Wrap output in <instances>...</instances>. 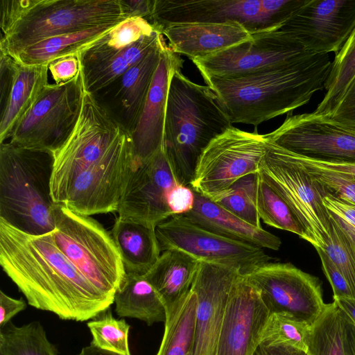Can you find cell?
<instances>
[{
  "instance_id": "cell-24",
  "label": "cell",
  "mask_w": 355,
  "mask_h": 355,
  "mask_svg": "<svg viewBox=\"0 0 355 355\" xmlns=\"http://www.w3.org/2000/svg\"><path fill=\"white\" fill-rule=\"evenodd\" d=\"M184 216L209 231L263 249L277 250L282 245L278 236L245 222L196 191L194 206Z\"/></svg>"
},
{
  "instance_id": "cell-15",
  "label": "cell",
  "mask_w": 355,
  "mask_h": 355,
  "mask_svg": "<svg viewBox=\"0 0 355 355\" xmlns=\"http://www.w3.org/2000/svg\"><path fill=\"white\" fill-rule=\"evenodd\" d=\"M252 35V38L249 40L191 60L203 78H231L276 67L313 54L277 30Z\"/></svg>"
},
{
  "instance_id": "cell-14",
  "label": "cell",
  "mask_w": 355,
  "mask_h": 355,
  "mask_svg": "<svg viewBox=\"0 0 355 355\" xmlns=\"http://www.w3.org/2000/svg\"><path fill=\"white\" fill-rule=\"evenodd\" d=\"M270 314L284 312L313 324L327 304L320 279L290 263H266L243 275Z\"/></svg>"
},
{
  "instance_id": "cell-40",
  "label": "cell",
  "mask_w": 355,
  "mask_h": 355,
  "mask_svg": "<svg viewBox=\"0 0 355 355\" xmlns=\"http://www.w3.org/2000/svg\"><path fill=\"white\" fill-rule=\"evenodd\" d=\"M321 249L345 278L355 298V252L331 217L329 237Z\"/></svg>"
},
{
  "instance_id": "cell-46",
  "label": "cell",
  "mask_w": 355,
  "mask_h": 355,
  "mask_svg": "<svg viewBox=\"0 0 355 355\" xmlns=\"http://www.w3.org/2000/svg\"><path fill=\"white\" fill-rule=\"evenodd\" d=\"M54 83L60 85L75 78L80 71V64L78 55H69L53 60L49 64Z\"/></svg>"
},
{
  "instance_id": "cell-20",
  "label": "cell",
  "mask_w": 355,
  "mask_h": 355,
  "mask_svg": "<svg viewBox=\"0 0 355 355\" xmlns=\"http://www.w3.org/2000/svg\"><path fill=\"white\" fill-rule=\"evenodd\" d=\"M269 315L257 290L239 275L231 290L215 355H252Z\"/></svg>"
},
{
  "instance_id": "cell-43",
  "label": "cell",
  "mask_w": 355,
  "mask_h": 355,
  "mask_svg": "<svg viewBox=\"0 0 355 355\" xmlns=\"http://www.w3.org/2000/svg\"><path fill=\"white\" fill-rule=\"evenodd\" d=\"M327 116L344 125L355 129V76L344 94Z\"/></svg>"
},
{
  "instance_id": "cell-52",
  "label": "cell",
  "mask_w": 355,
  "mask_h": 355,
  "mask_svg": "<svg viewBox=\"0 0 355 355\" xmlns=\"http://www.w3.org/2000/svg\"><path fill=\"white\" fill-rule=\"evenodd\" d=\"M131 17H143L149 21L155 0H124Z\"/></svg>"
},
{
  "instance_id": "cell-44",
  "label": "cell",
  "mask_w": 355,
  "mask_h": 355,
  "mask_svg": "<svg viewBox=\"0 0 355 355\" xmlns=\"http://www.w3.org/2000/svg\"><path fill=\"white\" fill-rule=\"evenodd\" d=\"M322 264V270L329 281L334 297H354L352 289L342 273L320 248H315Z\"/></svg>"
},
{
  "instance_id": "cell-7",
  "label": "cell",
  "mask_w": 355,
  "mask_h": 355,
  "mask_svg": "<svg viewBox=\"0 0 355 355\" xmlns=\"http://www.w3.org/2000/svg\"><path fill=\"white\" fill-rule=\"evenodd\" d=\"M302 0H155L148 21L161 32L180 23L237 22L252 34L277 30Z\"/></svg>"
},
{
  "instance_id": "cell-13",
  "label": "cell",
  "mask_w": 355,
  "mask_h": 355,
  "mask_svg": "<svg viewBox=\"0 0 355 355\" xmlns=\"http://www.w3.org/2000/svg\"><path fill=\"white\" fill-rule=\"evenodd\" d=\"M155 233L161 252L180 250L200 261L232 268L241 275L270 260L263 248L209 231L184 215L159 223Z\"/></svg>"
},
{
  "instance_id": "cell-17",
  "label": "cell",
  "mask_w": 355,
  "mask_h": 355,
  "mask_svg": "<svg viewBox=\"0 0 355 355\" xmlns=\"http://www.w3.org/2000/svg\"><path fill=\"white\" fill-rule=\"evenodd\" d=\"M268 142L291 152L321 159L355 160V129L317 114H288Z\"/></svg>"
},
{
  "instance_id": "cell-26",
  "label": "cell",
  "mask_w": 355,
  "mask_h": 355,
  "mask_svg": "<svg viewBox=\"0 0 355 355\" xmlns=\"http://www.w3.org/2000/svg\"><path fill=\"white\" fill-rule=\"evenodd\" d=\"M111 235L126 273L146 275L160 256L155 229L117 217Z\"/></svg>"
},
{
  "instance_id": "cell-25",
  "label": "cell",
  "mask_w": 355,
  "mask_h": 355,
  "mask_svg": "<svg viewBox=\"0 0 355 355\" xmlns=\"http://www.w3.org/2000/svg\"><path fill=\"white\" fill-rule=\"evenodd\" d=\"M200 261L178 250L163 251L144 277L161 297L166 318L190 291Z\"/></svg>"
},
{
  "instance_id": "cell-42",
  "label": "cell",
  "mask_w": 355,
  "mask_h": 355,
  "mask_svg": "<svg viewBox=\"0 0 355 355\" xmlns=\"http://www.w3.org/2000/svg\"><path fill=\"white\" fill-rule=\"evenodd\" d=\"M323 204L355 252V205L328 192Z\"/></svg>"
},
{
  "instance_id": "cell-50",
  "label": "cell",
  "mask_w": 355,
  "mask_h": 355,
  "mask_svg": "<svg viewBox=\"0 0 355 355\" xmlns=\"http://www.w3.org/2000/svg\"><path fill=\"white\" fill-rule=\"evenodd\" d=\"M252 355H309L301 349L286 345L259 343Z\"/></svg>"
},
{
  "instance_id": "cell-16",
  "label": "cell",
  "mask_w": 355,
  "mask_h": 355,
  "mask_svg": "<svg viewBox=\"0 0 355 355\" xmlns=\"http://www.w3.org/2000/svg\"><path fill=\"white\" fill-rule=\"evenodd\" d=\"M355 26V0H306L278 29L313 54H335Z\"/></svg>"
},
{
  "instance_id": "cell-19",
  "label": "cell",
  "mask_w": 355,
  "mask_h": 355,
  "mask_svg": "<svg viewBox=\"0 0 355 355\" xmlns=\"http://www.w3.org/2000/svg\"><path fill=\"white\" fill-rule=\"evenodd\" d=\"M239 271L200 261L191 290L196 296V331L192 355H215L231 290Z\"/></svg>"
},
{
  "instance_id": "cell-3",
  "label": "cell",
  "mask_w": 355,
  "mask_h": 355,
  "mask_svg": "<svg viewBox=\"0 0 355 355\" xmlns=\"http://www.w3.org/2000/svg\"><path fill=\"white\" fill-rule=\"evenodd\" d=\"M0 52L12 58L43 40L131 17L124 0H0Z\"/></svg>"
},
{
  "instance_id": "cell-29",
  "label": "cell",
  "mask_w": 355,
  "mask_h": 355,
  "mask_svg": "<svg viewBox=\"0 0 355 355\" xmlns=\"http://www.w3.org/2000/svg\"><path fill=\"white\" fill-rule=\"evenodd\" d=\"M114 302L120 318L139 319L148 326L166 320V310L161 297L144 275L126 273Z\"/></svg>"
},
{
  "instance_id": "cell-38",
  "label": "cell",
  "mask_w": 355,
  "mask_h": 355,
  "mask_svg": "<svg viewBox=\"0 0 355 355\" xmlns=\"http://www.w3.org/2000/svg\"><path fill=\"white\" fill-rule=\"evenodd\" d=\"M92 336V344L120 355H131L129 347L130 326L125 319H116L110 308L87 323Z\"/></svg>"
},
{
  "instance_id": "cell-28",
  "label": "cell",
  "mask_w": 355,
  "mask_h": 355,
  "mask_svg": "<svg viewBox=\"0 0 355 355\" xmlns=\"http://www.w3.org/2000/svg\"><path fill=\"white\" fill-rule=\"evenodd\" d=\"M118 24H105L51 37L24 48L12 58L25 65H49L57 59L78 55L105 37Z\"/></svg>"
},
{
  "instance_id": "cell-49",
  "label": "cell",
  "mask_w": 355,
  "mask_h": 355,
  "mask_svg": "<svg viewBox=\"0 0 355 355\" xmlns=\"http://www.w3.org/2000/svg\"><path fill=\"white\" fill-rule=\"evenodd\" d=\"M27 304L22 298L15 299L0 291V329L10 322L12 318L23 311Z\"/></svg>"
},
{
  "instance_id": "cell-18",
  "label": "cell",
  "mask_w": 355,
  "mask_h": 355,
  "mask_svg": "<svg viewBox=\"0 0 355 355\" xmlns=\"http://www.w3.org/2000/svg\"><path fill=\"white\" fill-rule=\"evenodd\" d=\"M178 184L163 146L144 162L131 167L119 202L118 217L155 229L173 216L168 196Z\"/></svg>"
},
{
  "instance_id": "cell-30",
  "label": "cell",
  "mask_w": 355,
  "mask_h": 355,
  "mask_svg": "<svg viewBox=\"0 0 355 355\" xmlns=\"http://www.w3.org/2000/svg\"><path fill=\"white\" fill-rule=\"evenodd\" d=\"M164 35L156 31L101 61L80 64L83 89L92 94L105 88L155 48Z\"/></svg>"
},
{
  "instance_id": "cell-34",
  "label": "cell",
  "mask_w": 355,
  "mask_h": 355,
  "mask_svg": "<svg viewBox=\"0 0 355 355\" xmlns=\"http://www.w3.org/2000/svg\"><path fill=\"white\" fill-rule=\"evenodd\" d=\"M0 355H58L39 321L16 326L10 321L0 329Z\"/></svg>"
},
{
  "instance_id": "cell-11",
  "label": "cell",
  "mask_w": 355,
  "mask_h": 355,
  "mask_svg": "<svg viewBox=\"0 0 355 355\" xmlns=\"http://www.w3.org/2000/svg\"><path fill=\"white\" fill-rule=\"evenodd\" d=\"M125 130L92 94L83 90L77 123L63 145L53 152L51 193L54 202L73 178L99 160Z\"/></svg>"
},
{
  "instance_id": "cell-9",
  "label": "cell",
  "mask_w": 355,
  "mask_h": 355,
  "mask_svg": "<svg viewBox=\"0 0 355 355\" xmlns=\"http://www.w3.org/2000/svg\"><path fill=\"white\" fill-rule=\"evenodd\" d=\"M267 141L257 129L252 132L232 126L214 139L198 160L190 187L212 200L239 180L258 172Z\"/></svg>"
},
{
  "instance_id": "cell-45",
  "label": "cell",
  "mask_w": 355,
  "mask_h": 355,
  "mask_svg": "<svg viewBox=\"0 0 355 355\" xmlns=\"http://www.w3.org/2000/svg\"><path fill=\"white\" fill-rule=\"evenodd\" d=\"M286 150L295 161L301 164L333 171L355 178V160L321 159Z\"/></svg>"
},
{
  "instance_id": "cell-48",
  "label": "cell",
  "mask_w": 355,
  "mask_h": 355,
  "mask_svg": "<svg viewBox=\"0 0 355 355\" xmlns=\"http://www.w3.org/2000/svg\"><path fill=\"white\" fill-rule=\"evenodd\" d=\"M17 62L0 52V112L4 109L12 87Z\"/></svg>"
},
{
  "instance_id": "cell-1",
  "label": "cell",
  "mask_w": 355,
  "mask_h": 355,
  "mask_svg": "<svg viewBox=\"0 0 355 355\" xmlns=\"http://www.w3.org/2000/svg\"><path fill=\"white\" fill-rule=\"evenodd\" d=\"M0 265L30 306L62 320L89 321L114 302L59 250L51 232L28 234L0 219Z\"/></svg>"
},
{
  "instance_id": "cell-23",
  "label": "cell",
  "mask_w": 355,
  "mask_h": 355,
  "mask_svg": "<svg viewBox=\"0 0 355 355\" xmlns=\"http://www.w3.org/2000/svg\"><path fill=\"white\" fill-rule=\"evenodd\" d=\"M171 51L191 60L222 51L252 38V33L237 22L180 23L161 30Z\"/></svg>"
},
{
  "instance_id": "cell-35",
  "label": "cell",
  "mask_w": 355,
  "mask_h": 355,
  "mask_svg": "<svg viewBox=\"0 0 355 355\" xmlns=\"http://www.w3.org/2000/svg\"><path fill=\"white\" fill-rule=\"evenodd\" d=\"M354 76L355 26L331 61V70L324 85V96L314 112L322 115L329 114Z\"/></svg>"
},
{
  "instance_id": "cell-51",
  "label": "cell",
  "mask_w": 355,
  "mask_h": 355,
  "mask_svg": "<svg viewBox=\"0 0 355 355\" xmlns=\"http://www.w3.org/2000/svg\"><path fill=\"white\" fill-rule=\"evenodd\" d=\"M343 345L346 355H355V324L340 311Z\"/></svg>"
},
{
  "instance_id": "cell-32",
  "label": "cell",
  "mask_w": 355,
  "mask_h": 355,
  "mask_svg": "<svg viewBox=\"0 0 355 355\" xmlns=\"http://www.w3.org/2000/svg\"><path fill=\"white\" fill-rule=\"evenodd\" d=\"M156 31H159L144 18L128 17L90 48L79 53L80 64H89L110 58Z\"/></svg>"
},
{
  "instance_id": "cell-33",
  "label": "cell",
  "mask_w": 355,
  "mask_h": 355,
  "mask_svg": "<svg viewBox=\"0 0 355 355\" xmlns=\"http://www.w3.org/2000/svg\"><path fill=\"white\" fill-rule=\"evenodd\" d=\"M256 203L259 218L266 224L292 232L311 243V239L295 213L259 171L257 173Z\"/></svg>"
},
{
  "instance_id": "cell-54",
  "label": "cell",
  "mask_w": 355,
  "mask_h": 355,
  "mask_svg": "<svg viewBox=\"0 0 355 355\" xmlns=\"http://www.w3.org/2000/svg\"><path fill=\"white\" fill-rule=\"evenodd\" d=\"M77 355H120L114 352L100 349L93 344L83 347Z\"/></svg>"
},
{
  "instance_id": "cell-8",
  "label": "cell",
  "mask_w": 355,
  "mask_h": 355,
  "mask_svg": "<svg viewBox=\"0 0 355 355\" xmlns=\"http://www.w3.org/2000/svg\"><path fill=\"white\" fill-rule=\"evenodd\" d=\"M259 171L295 213L311 244L322 248L329 237L330 217L322 201L327 190L284 148L268 141Z\"/></svg>"
},
{
  "instance_id": "cell-6",
  "label": "cell",
  "mask_w": 355,
  "mask_h": 355,
  "mask_svg": "<svg viewBox=\"0 0 355 355\" xmlns=\"http://www.w3.org/2000/svg\"><path fill=\"white\" fill-rule=\"evenodd\" d=\"M54 219L51 234L57 247L95 288L114 300L126 272L111 233L62 204L55 205Z\"/></svg>"
},
{
  "instance_id": "cell-37",
  "label": "cell",
  "mask_w": 355,
  "mask_h": 355,
  "mask_svg": "<svg viewBox=\"0 0 355 355\" xmlns=\"http://www.w3.org/2000/svg\"><path fill=\"white\" fill-rule=\"evenodd\" d=\"M311 324L288 313H270L260 336L266 345H286L306 352Z\"/></svg>"
},
{
  "instance_id": "cell-36",
  "label": "cell",
  "mask_w": 355,
  "mask_h": 355,
  "mask_svg": "<svg viewBox=\"0 0 355 355\" xmlns=\"http://www.w3.org/2000/svg\"><path fill=\"white\" fill-rule=\"evenodd\" d=\"M306 352L309 355H346L340 311L334 302L327 304L312 324Z\"/></svg>"
},
{
  "instance_id": "cell-12",
  "label": "cell",
  "mask_w": 355,
  "mask_h": 355,
  "mask_svg": "<svg viewBox=\"0 0 355 355\" xmlns=\"http://www.w3.org/2000/svg\"><path fill=\"white\" fill-rule=\"evenodd\" d=\"M131 167V138L125 130L99 160L73 178L55 203L87 216L117 211Z\"/></svg>"
},
{
  "instance_id": "cell-31",
  "label": "cell",
  "mask_w": 355,
  "mask_h": 355,
  "mask_svg": "<svg viewBox=\"0 0 355 355\" xmlns=\"http://www.w3.org/2000/svg\"><path fill=\"white\" fill-rule=\"evenodd\" d=\"M196 331V296L190 290L175 312L166 318L156 355H192Z\"/></svg>"
},
{
  "instance_id": "cell-41",
  "label": "cell",
  "mask_w": 355,
  "mask_h": 355,
  "mask_svg": "<svg viewBox=\"0 0 355 355\" xmlns=\"http://www.w3.org/2000/svg\"><path fill=\"white\" fill-rule=\"evenodd\" d=\"M284 150L290 159L304 168L328 192L345 202L355 205V178L333 171L301 164L295 161L286 149L284 148Z\"/></svg>"
},
{
  "instance_id": "cell-27",
  "label": "cell",
  "mask_w": 355,
  "mask_h": 355,
  "mask_svg": "<svg viewBox=\"0 0 355 355\" xmlns=\"http://www.w3.org/2000/svg\"><path fill=\"white\" fill-rule=\"evenodd\" d=\"M48 72L47 64L25 65L17 62L12 87L0 112V144L10 138L17 125L49 84Z\"/></svg>"
},
{
  "instance_id": "cell-4",
  "label": "cell",
  "mask_w": 355,
  "mask_h": 355,
  "mask_svg": "<svg viewBox=\"0 0 355 355\" xmlns=\"http://www.w3.org/2000/svg\"><path fill=\"white\" fill-rule=\"evenodd\" d=\"M232 126L208 85L175 71L164 123V148L180 185L190 187L200 157L209 144Z\"/></svg>"
},
{
  "instance_id": "cell-2",
  "label": "cell",
  "mask_w": 355,
  "mask_h": 355,
  "mask_svg": "<svg viewBox=\"0 0 355 355\" xmlns=\"http://www.w3.org/2000/svg\"><path fill=\"white\" fill-rule=\"evenodd\" d=\"M329 54H311L243 76L205 78L232 123L253 125L286 114L324 89L331 70Z\"/></svg>"
},
{
  "instance_id": "cell-47",
  "label": "cell",
  "mask_w": 355,
  "mask_h": 355,
  "mask_svg": "<svg viewBox=\"0 0 355 355\" xmlns=\"http://www.w3.org/2000/svg\"><path fill=\"white\" fill-rule=\"evenodd\" d=\"M194 202L195 191L188 186L178 184L168 196V205L173 216L187 214L193 209Z\"/></svg>"
},
{
  "instance_id": "cell-10",
  "label": "cell",
  "mask_w": 355,
  "mask_h": 355,
  "mask_svg": "<svg viewBox=\"0 0 355 355\" xmlns=\"http://www.w3.org/2000/svg\"><path fill=\"white\" fill-rule=\"evenodd\" d=\"M83 90L80 71L69 82L47 84L15 127L9 142L26 148L57 150L77 123Z\"/></svg>"
},
{
  "instance_id": "cell-21",
  "label": "cell",
  "mask_w": 355,
  "mask_h": 355,
  "mask_svg": "<svg viewBox=\"0 0 355 355\" xmlns=\"http://www.w3.org/2000/svg\"><path fill=\"white\" fill-rule=\"evenodd\" d=\"M166 44L163 37L141 60L109 85L92 94L98 105L130 135L141 114Z\"/></svg>"
},
{
  "instance_id": "cell-5",
  "label": "cell",
  "mask_w": 355,
  "mask_h": 355,
  "mask_svg": "<svg viewBox=\"0 0 355 355\" xmlns=\"http://www.w3.org/2000/svg\"><path fill=\"white\" fill-rule=\"evenodd\" d=\"M53 153L0 144V219L28 234L55 230Z\"/></svg>"
},
{
  "instance_id": "cell-39",
  "label": "cell",
  "mask_w": 355,
  "mask_h": 355,
  "mask_svg": "<svg viewBox=\"0 0 355 355\" xmlns=\"http://www.w3.org/2000/svg\"><path fill=\"white\" fill-rule=\"evenodd\" d=\"M256 182L257 173L246 175L211 200L245 222L261 227L256 203Z\"/></svg>"
},
{
  "instance_id": "cell-22",
  "label": "cell",
  "mask_w": 355,
  "mask_h": 355,
  "mask_svg": "<svg viewBox=\"0 0 355 355\" xmlns=\"http://www.w3.org/2000/svg\"><path fill=\"white\" fill-rule=\"evenodd\" d=\"M183 59L166 44L139 121L130 134L132 167L144 162L164 146L168 92L175 71Z\"/></svg>"
},
{
  "instance_id": "cell-53",
  "label": "cell",
  "mask_w": 355,
  "mask_h": 355,
  "mask_svg": "<svg viewBox=\"0 0 355 355\" xmlns=\"http://www.w3.org/2000/svg\"><path fill=\"white\" fill-rule=\"evenodd\" d=\"M334 302L338 309L346 314L355 324V298L334 297Z\"/></svg>"
}]
</instances>
